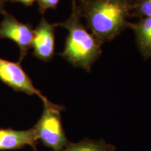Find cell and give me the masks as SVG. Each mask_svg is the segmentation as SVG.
<instances>
[{
  "mask_svg": "<svg viewBox=\"0 0 151 151\" xmlns=\"http://www.w3.org/2000/svg\"><path fill=\"white\" fill-rule=\"evenodd\" d=\"M35 1H37V0H10L9 1H11V2L20 3L25 6H31L33 5Z\"/></svg>",
  "mask_w": 151,
  "mask_h": 151,
  "instance_id": "obj_12",
  "label": "cell"
},
{
  "mask_svg": "<svg viewBox=\"0 0 151 151\" xmlns=\"http://www.w3.org/2000/svg\"><path fill=\"white\" fill-rule=\"evenodd\" d=\"M129 28L134 32L136 43L145 60L151 58V18H140L134 23L129 22Z\"/></svg>",
  "mask_w": 151,
  "mask_h": 151,
  "instance_id": "obj_8",
  "label": "cell"
},
{
  "mask_svg": "<svg viewBox=\"0 0 151 151\" xmlns=\"http://www.w3.org/2000/svg\"><path fill=\"white\" fill-rule=\"evenodd\" d=\"M151 18V0H133L131 18Z\"/></svg>",
  "mask_w": 151,
  "mask_h": 151,
  "instance_id": "obj_10",
  "label": "cell"
},
{
  "mask_svg": "<svg viewBox=\"0 0 151 151\" xmlns=\"http://www.w3.org/2000/svg\"><path fill=\"white\" fill-rule=\"evenodd\" d=\"M3 20L0 22V39H9L18 46L20 50L19 62H21L32 47L34 29L29 23H23L4 11Z\"/></svg>",
  "mask_w": 151,
  "mask_h": 151,
  "instance_id": "obj_4",
  "label": "cell"
},
{
  "mask_svg": "<svg viewBox=\"0 0 151 151\" xmlns=\"http://www.w3.org/2000/svg\"><path fill=\"white\" fill-rule=\"evenodd\" d=\"M0 81L15 91L22 92L29 95L36 94L41 100L46 99L34 86L31 78L19 62H11L0 58Z\"/></svg>",
  "mask_w": 151,
  "mask_h": 151,
  "instance_id": "obj_5",
  "label": "cell"
},
{
  "mask_svg": "<svg viewBox=\"0 0 151 151\" xmlns=\"http://www.w3.org/2000/svg\"><path fill=\"white\" fill-rule=\"evenodd\" d=\"M55 24L50 23L43 17L34 29L32 47L33 55L37 59L48 62L53 58L55 48Z\"/></svg>",
  "mask_w": 151,
  "mask_h": 151,
  "instance_id": "obj_6",
  "label": "cell"
},
{
  "mask_svg": "<svg viewBox=\"0 0 151 151\" xmlns=\"http://www.w3.org/2000/svg\"><path fill=\"white\" fill-rule=\"evenodd\" d=\"M67 29L64 50L59 54L73 67L82 68L88 72L101 54V43L85 27L80 20L74 3L69 18L65 22L55 23Z\"/></svg>",
  "mask_w": 151,
  "mask_h": 151,
  "instance_id": "obj_2",
  "label": "cell"
},
{
  "mask_svg": "<svg viewBox=\"0 0 151 151\" xmlns=\"http://www.w3.org/2000/svg\"><path fill=\"white\" fill-rule=\"evenodd\" d=\"M133 0H76L80 18H86L87 27L101 44L111 41L129 28Z\"/></svg>",
  "mask_w": 151,
  "mask_h": 151,
  "instance_id": "obj_1",
  "label": "cell"
},
{
  "mask_svg": "<svg viewBox=\"0 0 151 151\" xmlns=\"http://www.w3.org/2000/svg\"><path fill=\"white\" fill-rule=\"evenodd\" d=\"M62 151H114V147L103 141L83 140L68 144Z\"/></svg>",
  "mask_w": 151,
  "mask_h": 151,
  "instance_id": "obj_9",
  "label": "cell"
},
{
  "mask_svg": "<svg viewBox=\"0 0 151 151\" xmlns=\"http://www.w3.org/2000/svg\"><path fill=\"white\" fill-rule=\"evenodd\" d=\"M60 0H37L38 10L41 15H44L48 9L55 10Z\"/></svg>",
  "mask_w": 151,
  "mask_h": 151,
  "instance_id": "obj_11",
  "label": "cell"
},
{
  "mask_svg": "<svg viewBox=\"0 0 151 151\" xmlns=\"http://www.w3.org/2000/svg\"><path fill=\"white\" fill-rule=\"evenodd\" d=\"M37 140L34 128L24 131L0 129V150H15L25 146L35 148Z\"/></svg>",
  "mask_w": 151,
  "mask_h": 151,
  "instance_id": "obj_7",
  "label": "cell"
},
{
  "mask_svg": "<svg viewBox=\"0 0 151 151\" xmlns=\"http://www.w3.org/2000/svg\"><path fill=\"white\" fill-rule=\"evenodd\" d=\"M10 0H0V14H2L5 10V5Z\"/></svg>",
  "mask_w": 151,
  "mask_h": 151,
  "instance_id": "obj_13",
  "label": "cell"
},
{
  "mask_svg": "<svg viewBox=\"0 0 151 151\" xmlns=\"http://www.w3.org/2000/svg\"><path fill=\"white\" fill-rule=\"evenodd\" d=\"M42 101V115L33 127L37 139L54 151H62L69 144L62 124L61 111L64 107L50 102L47 98Z\"/></svg>",
  "mask_w": 151,
  "mask_h": 151,
  "instance_id": "obj_3",
  "label": "cell"
},
{
  "mask_svg": "<svg viewBox=\"0 0 151 151\" xmlns=\"http://www.w3.org/2000/svg\"><path fill=\"white\" fill-rule=\"evenodd\" d=\"M76 1V0H72V1Z\"/></svg>",
  "mask_w": 151,
  "mask_h": 151,
  "instance_id": "obj_14",
  "label": "cell"
}]
</instances>
